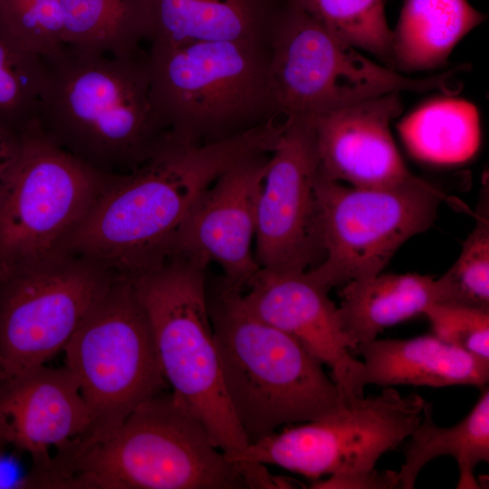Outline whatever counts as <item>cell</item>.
I'll return each mask as SVG.
<instances>
[{
    "label": "cell",
    "instance_id": "83f0119b",
    "mask_svg": "<svg viewBox=\"0 0 489 489\" xmlns=\"http://www.w3.org/2000/svg\"><path fill=\"white\" fill-rule=\"evenodd\" d=\"M0 20L23 44L41 56L64 44L60 0H0Z\"/></svg>",
    "mask_w": 489,
    "mask_h": 489
},
{
    "label": "cell",
    "instance_id": "e0dca14e",
    "mask_svg": "<svg viewBox=\"0 0 489 489\" xmlns=\"http://www.w3.org/2000/svg\"><path fill=\"white\" fill-rule=\"evenodd\" d=\"M402 110L399 92L394 91L311 117L320 172L360 187L419 181L405 165L390 132L391 120Z\"/></svg>",
    "mask_w": 489,
    "mask_h": 489
},
{
    "label": "cell",
    "instance_id": "8fae6325",
    "mask_svg": "<svg viewBox=\"0 0 489 489\" xmlns=\"http://www.w3.org/2000/svg\"><path fill=\"white\" fill-rule=\"evenodd\" d=\"M425 399L393 387L350 401L339 412L283 428L226 454L234 465H274L313 481L322 475L375 468L408 439L423 417Z\"/></svg>",
    "mask_w": 489,
    "mask_h": 489
},
{
    "label": "cell",
    "instance_id": "44dd1931",
    "mask_svg": "<svg viewBox=\"0 0 489 489\" xmlns=\"http://www.w3.org/2000/svg\"><path fill=\"white\" fill-rule=\"evenodd\" d=\"M444 455L455 458L459 470L458 489H477L475 469L489 462V390L483 392L469 414L450 427L438 426L433 406L425 402L420 423L408 437L404 462L398 472V488L412 489L417 475L431 460Z\"/></svg>",
    "mask_w": 489,
    "mask_h": 489
},
{
    "label": "cell",
    "instance_id": "4316f807",
    "mask_svg": "<svg viewBox=\"0 0 489 489\" xmlns=\"http://www.w3.org/2000/svg\"><path fill=\"white\" fill-rule=\"evenodd\" d=\"M438 302L489 308V221L486 215L463 244L454 264L436 279Z\"/></svg>",
    "mask_w": 489,
    "mask_h": 489
},
{
    "label": "cell",
    "instance_id": "8992f818",
    "mask_svg": "<svg viewBox=\"0 0 489 489\" xmlns=\"http://www.w3.org/2000/svg\"><path fill=\"white\" fill-rule=\"evenodd\" d=\"M208 262L173 253L130 279L145 310L170 390L227 454L248 445L225 394L206 293Z\"/></svg>",
    "mask_w": 489,
    "mask_h": 489
},
{
    "label": "cell",
    "instance_id": "484cf974",
    "mask_svg": "<svg viewBox=\"0 0 489 489\" xmlns=\"http://www.w3.org/2000/svg\"><path fill=\"white\" fill-rule=\"evenodd\" d=\"M340 40L363 49L390 68L393 31L384 0H293Z\"/></svg>",
    "mask_w": 489,
    "mask_h": 489
},
{
    "label": "cell",
    "instance_id": "d6986e66",
    "mask_svg": "<svg viewBox=\"0 0 489 489\" xmlns=\"http://www.w3.org/2000/svg\"><path fill=\"white\" fill-rule=\"evenodd\" d=\"M150 44L269 43L277 0H140Z\"/></svg>",
    "mask_w": 489,
    "mask_h": 489
},
{
    "label": "cell",
    "instance_id": "1f68e13d",
    "mask_svg": "<svg viewBox=\"0 0 489 489\" xmlns=\"http://www.w3.org/2000/svg\"><path fill=\"white\" fill-rule=\"evenodd\" d=\"M0 489H29V470L24 471L16 456L0 451Z\"/></svg>",
    "mask_w": 489,
    "mask_h": 489
},
{
    "label": "cell",
    "instance_id": "ba28073f",
    "mask_svg": "<svg viewBox=\"0 0 489 489\" xmlns=\"http://www.w3.org/2000/svg\"><path fill=\"white\" fill-rule=\"evenodd\" d=\"M89 413L77 448L111 435L144 401L170 389L145 310L130 279L116 276L64 347Z\"/></svg>",
    "mask_w": 489,
    "mask_h": 489
},
{
    "label": "cell",
    "instance_id": "ffe728a7",
    "mask_svg": "<svg viewBox=\"0 0 489 489\" xmlns=\"http://www.w3.org/2000/svg\"><path fill=\"white\" fill-rule=\"evenodd\" d=\"M340 296L339 318L353 350L439 302L436 279L417 273H380L351 281L342 286Z\"/></svg>",
    "mask_w": 489,
    "mask_h": 489
},
{
    "label": "cell",
    "instance_id": "d4e9b609",
    "mask_svg": "<svg viewBox=\"0 0 489 489\" xmlns=\"http://www.w3.org/2000/svg\"><path fill=\"white\" fill-rule=\"evenodd\" d=\"M44 81L43 57L0 20V128L20 133L35 120Z\"/></svg>",
    "mask_w": 489,
    "mask_h": 489
},
{
    "label": "cell",
    "instance_id": "603a6c76",
    "mask_svg": "<svg viewBox=\"0 0 489 489\" xmlns=\"http://www.w3.org/2000/svg\"><path fill=\"white\" fill-rule=\"evenodd\" d=\"M398 129L413 156L434 164L465 162L476 153L480 145L476 107L451 96L419 107L402 119Z\"/></svg>",
    "mask_w": 489,
    "mask_h": 489
},
{
    "label": "cell",
    "instance_id": "277c9868",
    "mask_svg": "<svg viewBox=\"0 0 489 489\" xmlns=\"http://www.w3.org/2000/svg\"><path fill=\"white\" fill-rule=\"evenodd\" d=\"M63 489H243L237 466L170 389L140 404L105 439L53 455Z\"/></svg>",
    "mask_w": 489,
    "mask_h": 489
},
{
    "label": "cell",
    "instance_id": "7402d4cb",
    "mask_svg": "<svg viewBox=\"0 0 489 489\" xmlns=\"http://www.w3.org/2000/svg\"><path fill=\"white\" fill-rule=\"evenodd\" d=\"M484 19L466 0H406L393 31L390 69L441 66L455 44Z\"/></svg>",
    "mask_w": 489,
    "mask_h": 489
},
{
    "label": "cell",
    "instance_id": "7c38bea8",
    "mask_svg": "<svg viewBox=\"0 0 489 489\" xmlns=\"http://www.w3.org/2000/svg\"><path fill=\"white\" fill-rule=\"evenodd\" d=\"M116 275L67 254L0 281V370L16 374L62 351Z\"/></svg>",
    "mask_w": 489,
    "mask_h": 489
},
{
    "label": "cell",
    "instance_id": "5bb4252c",
    "mask_svg": "<svg viewBox=\"0 0 489 489\" xmlns=\"http://www.w3.org/2000/svg\"><path fill=\"white\" fill-rule=\"evenodd\" d=\"M269 155L244 158L224 171L197 200L175 241L171 254L216 263L224 273L225 291L243 292L260 270L252 243L256 201Z\"/></svg>",
    "mask_w": 489,
    "mask_h": 489
},
{
    "label": "cell",
    "instance_id": "3957f363",
    "mask_svg": "<svg viewBox=\"0 0 489 489\" xmlns=\"http://www.w3.org/2000/svg\"><path fill=\"white\" fill-rule=\"evenodd\" d=\"M241 293L221 288L209 313L224 388L248 444L342 409L349 402L323 363L249 312Z\"/></svg>",
    "mask_w": 489,
    "mask_h": 489
},
{
    "label": "cell",
    "instance_id": "ac0fdd59",
    "mask_svg": "<svg viewBox=\"0 0 489 489\" xmlns=\"http://www.w3.org/2000/svg\"><path fill=\"white\" fill-rule=\"evenodd\" d=\"M362 357L361 385L486 388L489 360L451 345L436 335L360 343L351 351Z\"/></svg>",
    "mask_w": 489,
    "mask_h": 489
},
{
    "label": "cell",
    "instance_id": "f1b7e54d",
    "mask_svg": "<svg viewBox=\"0 0 489 489\" xmlns=\"http://www.w3.org/2000/svg\"><path fill=\"white\" fill-rule=\"evenodd\" d=\"M424 314L437 338L489 360V308L435 302Z\"/></svg>",
    "mask_w": 489,
    "mask_h": 489
},
{
    "label": "cell",
    "instance_id": "4dcf8cb0",
    "mask_svg": "<svg viewBox=\"0 0 489 489\" xmlns=\"http://www.w3.org/2000/svg\"><path fill=\"white\" fill-rule=\"evenodd\" d=\"M21 147L20 133L0 128V201L15 168Z\"/></svg>",
    "mask_w": 489,
    "mask_h": 489
},
{
    "label": "cell",
    "instance_id": "9a60e30c",
    "mask_svg": "<svg viewBox=\"0 0 489 489\" xmlns=\"http://www.w3.org/2000/svg\"><path fill=\"white\" fill-rule=\"evenodd\" d=\"M241 293L244 305L260 320L300 341L323 364L344 399L364 397L362 362L342 331L329 289L308 273L260 268Z\"/></svg>",
    "mask_w": 489,
    "mask_h": 489
},
{
    "label": "cell",
    "instance_id": "cb8c5ba5",
    "mask_svg": "<svg viewBox=\"0 0 489 489\" xmlns=\"http://www.w3.org/2000/svg\"><path fill=\"white\" fill-rule=\"evenodd\" d=\"M64 43L109 54L141 48L145 40L140 0H60Z\"/></svg>",
    "mask_w": 489,
    "mask_h": 489
},
{
    "label": "cell",
    "instance_id": "30bf717a",
    "mask_svg": "<svg viewBox=\"0 0 489 489\" xmlns=\"http://www.w3.org/2000/svg\"><path fill=\"white\" fill-rule=\"evenodd\" d=\"M316 194L323 258L307 273L329 290L380 273L402 244L432 225L444 197L423 179L348 187L320 169Z\"/></svg>",
    "mask_w": 489,
    "mask_h": 489
},
{
    "label": "cell",
    "instance_id": "52a82bcc",
    "mask_svg": "<svg viewBox=\"0 0 489 489\" xmlns=\"http://www.w3.org/2000/svg\"><path fill=\"white\" fill-rule=\"evenodd\" d=\"M268 92L283 122L313 117L394 91H459V68L428 78L406 77L340 40L293 0L282 4L269 35Z\"/></svg>",
    "mask_w": 489,
    "mask_h": 489
},
{
    "label": "cell",
    "instance_id": "5b68a950",
    "mask_svg": "<svg viewBox=\"0 0 489 489\" xmlns=\"http://www.w3.org/2000/svg\"><path fill=\"white\" fill-rule=\"evenodd\" d=\"M148 54L152 95L171 136L208 143L277 120L269 43L150 44Z\"/></svg>",
    "mask_w": 489,
    "mask_h": 489
},
{
    "label": "cell",
    "instance_id": "7a4b0ae2",
    "mask_svg": "<svg viewBox=\"0 0 489 489\" xmlns=\"http://www.w3.org/2000/svg\"><path fill=\"white\" fill-rule=\"evenodd\" d=\"M42 57L45 81L35 122L58 148L99 173L120 176L167 142L148 52L109 54L64 43Z\"/></svg>",
    "mask_w": 489,
    "mask_h": 489
},
{
    "label": "cell",
    "instance_id": "2e32d148",
    "mask_svg": "<svg viewBox=\"0 0 489 489\" xmlns=\"http://www.w3.org/2000/svg\"><path fill=\"white\" fill-rule=\"evenodd\" d=\"M88 427L86 405L65 365L0 370V445L30 456L34 481L52 469V449L81 438Z\"/></svg>",
    "mask_w": 489,
    "mask_h": 489
},
{
    "label": "cell",
    "instance_id": "d6a6232c",
    "mask_svg": "<svg viewBox=\"0 0 489 489\" xmlns=\"http://www.w3.org/2000/svg\"><path fill=\"white\" fill-rule=\"evenodd\" d=\"M5 449H6V448L0 445V451H3Z\"/></svg>",
    "mask_w": 489,
    "mask_h": 489
},
{
    "label": "cell",
    "instance_id": "6da1fadb",
    "mask_svg": "<svg viewBox=\"0 0 489 489\" xmlns=\"http://www.w3.org/2000/svg\"><path fill=\"white\" fill-rule=\"evenodd\" d=\"M280 133V125L269 120L208 143L169 134L146 164L111 177L74 234L69 253L128 279L156 267L172 253L202 193L236 162L271 153Z\"/></svg>",
    "mask_w": 489,
    "mask_h": 489
},
{
    "label": "cell",
    "instance_id": "9c48e42d",
    "mask_svg": "<svg viewBox=\"0 0 489 489\" xmlns=\"http://www.w3.org/2000/svg\"><path fill=\"white\" fill-rule=\"evenodd\" d=\"M20 134V156L0 201V281L69 254L74 234L113 177L58 148L35 120Z\"/></svg>",
    "mask_w": 489,
    "mask_h": 489
},
{
    "label": "cell",
    "instance_id": "f546056e",
    "mask_svg": "<svg viewBox=\"0 0 489 489\" xmlns=\"http://www.w3.org/2000/svg\"><path fill=\"white\" fill-rule=\"evenodd\" d=\"M311 488L315 489H393L398 488V472L379 471L375 468L367 471H355L331 475L325 480H314Z\"/></svg>",
    "mask_w": 489,
    "mask_h": 489
},
{
    "label": "cell",
    "instance_id": "4fadbf2b",
    "mask_svg": "<svg viewBox=\"0 0 489 489\" xmlns=\"http://www.w3.org/2000/svg\"><path fill=\"white\" fill-rule=\"evenodd\" d=\"M270 155L256 201L255 259L260 268L305 272L323 258L311 117L285 120Z\"/></svg>",
    "mask_w": 489,
    "mask_h": 489
}]
</instances>
